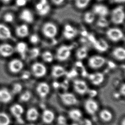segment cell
Wrapping results in <instances>:
<instances>
[{"label":"cell","mask_w":125,"mask_h":125,"mask_svg":"<svg viewBox=\"0 0 125 125\" xmlns=\"http://www.w3.org/2000/svg\"><path fill=\"white\" fill-rule=\"evenodd\" d=\"M68 115L71 120L75 121H78L80 120L83 115L82 112L79 109H73L70 111Z\"/></svg>","instance_id":"cell-27"},{"label":"cell","mask_w":125,"mask_h":125,"mask_svg":"<svg viewBox=\"0 0 125 125\" xmlns=\"http://www.w3.org/2000/svg\"><path fill=\"white\" fill-rule=\"evenodd\" d=\"M125 13L123 7L120 6L115 9L112 12V20L116 24H120L124 22Z\"/></svg>","instance_id":"cell-4"},{"label":"cell","mask_w":125,"mask_h":125,"mask_svg":"<svg viewBox=\"0 0 125 125\" xmlns=\"http://www.w3.org/2000/svg\"><path fill=\"white\" fill-rule=\"evenodd\" d=\"M66 74H67V76L69 78H72L73 77L76 76L78 74V73L75 70H73L70 72L68 73H66Z\"/></svg>","instance_id":"cell-45"},{"label":"cell","mask_w":125,"mask_h":125,"mask_svg":"<svg viewBox=\"0 0 125 125\" xmlns=\"http://www.w3.org/2000/svg\"><path fill=\"white\" fill-rule=\"evenodd\" d=\"M99 116L104 122H109L112 120L113 115L111 112L107 109H103L100 112Z\"/></svg>","instance_id":"cell-28"},{"label":"cell","mask_w":125,"mask_h":125,"mask_svg":"<svg viewBox=\"0 0 125 125\" xmlns=\"http://www.w3.org/2000/svg\"><path fill=\"white\" fill-rule=\"evenodd\" d=\"M19 18L21 20L27 24L32 23L34 21V16L32 12L28 9L22 10L19 15Z\"/></svg>","instance_id":"cell-17"},{"label":"cell","mask_w":125,"mask_h":125,"mask_svg":"<svg viewBox=\"0 0 125 125\" xmlns=\"http://www.w3.org/2000/svg\"><path fill=\"white\" fill-rule=\"evenodd\" d=\"M52 85L53 87L55 88H57L60 86V84L59 83H58L57 82H55L52 83Z\"/></svg>","instance_id":"cell-52"},{"label":"cell","mask_w":125,"mask_h":125,"mask_svg":"<svg viewBox=\"0 0 125 125\" xmlns=\"http://www.w3.org/2000/svg\"><path fill=\"white\" fill-rule=\"evenodd\" d=\"M55 117V114L52 111L45 109L42 113V118L44 123L49 124L52 123L54 121Z\"/></svg>","instance_id":"cell-22"},{"label":"cell","mask_w":125,"mask_h":125,"mask_svg":"<svg viewBox=\"0 0 125 125\" xmlns=\"http://www.w3.org/2000/svg\"><path fill=\"white\" fill-rule=\"evenodd\" d=\"M53 3L56 5H60L64 1V0H51Z\"/></svg>","instance_id":"cell-50"},{"label":"cell","mask_w":125,"mask_h":125,"mask_svg":"<svg viewBox=\"0 0 125 125\" xmlns=\"http://www.w3.org/2000/svg\"><path fill=\"white\" fill-rule=\"evenodd\" d=\"M9 71L14 74L20 73L24 68V62L19 59H14L11 60L8 64Z\"/></svg>","instance_id":"cell-5"},{"label":"cell","mask_w":125,"mask_h":125,"mask_svg":"<svg viewBox=\"0 0 125 125\" xmlns=\"http://www.w3.org/2000/svg\"><path fill=\"white\" fill-rule=\"evenodd\" d=\"M3 21L4 22L10 24L14 21L15 19V15L11 12H7L4 14L3 17Z\"/></svg>","instance_id":"cell-35"},{"label":"cell","mask_w":125,"mask_h":125,"mask_svg":"<svg viewBox=\"0 0 125 125\" xmlns=\"http://www.w3.org/2000/svg\"><path fill=\"white\" fill-rule=\"evenodd\" d=\"M15 52V47L11 44L7 43L0 44V56L2 57H10Z\"/></svg>","instance_id":"cell-9"},{"label":"cell","mask_w":125,"mask_h":125,"mask_svg":"<svg viewBox=\"0 0 125 125\" xmlns=\"http://www.w3.org/2000/svg\"><path fill=\"white\" fill-rule=\"evenodd\" d=\"M114 1L116 3H123L125 2V0H114Z\"/></svg>","instance_id":"cell-55"},{"label":"cell","mask_w":125,"mask_h":125,"mask_svg":"<svg viewBox=\"0 0 125 125\" xmlns=\"http://www.w3.org/2000/svg\"><path fill=\"white\" fill-rule=\"evenodd\" d=\"M23 90V86L20 83H16L13 84L12 88V94H18L21 93Z\"/></svg>","instance_id":"cell-33"},{"label":"cell","mask_w":125,"mask_h":125,"mask_svg":"<svg viewBox=\"0 0 125 125\" xmlns=\"http://www.w3.org/2000/svg\"><path fill=\"white\" fill-rule=\"evenodd\" d=\"M66 71L62 66L59 65H56L52 67L51 71L52 76L54 78L61 77L66 74Z\"/></svg>","instance_id":"cell-24"},{"label":"cell","mask_w":125,"mask_h":125,"mask_svg":"<svg viewBox=\"0 0 125 125\" xmlns=\"http://www.w3.org/2000/svg\"><path fill=\"white\" fill-rule=\"evenodd\" d=\"M44 6H45V5H43L42 3H41V2H39V3H37L36 5V10H37L38 12H39V11L41 10Z\"/></svg>","instance_id":"cell-49"},{"label":"cell","mask_w":125,"mask_h":125,"mask_svg":"<svg viewBox=\"0 0 125 125\" xmlns=\"http://www.w3.org/2000/svg\"><path fill=\"white\" fill-rule=\"evenodd\" d=\"M94 15L91 12H87L84 14V20L87 24H91L94 20Z\"/></svg>","instance_id":"cell-36"},{"label":"cell","mask_w":125,"mask_h":125,"mask_svg":"<svg viewBox=\"0 0 125 125\" xmlns=\"http://www.w3.org/2000/svg\"><path fill=\"white\" fill-rule=\"evenodd\" d=\"M50 10V7L47 4L45 6H44L42 9L38 12L39 14V15L43 16V15H47L49 12Z\"/></svg>","instance_id":"cell-39"},{"label":"cell","mask_w":125,"mask_h":125,"mask_svg":"<svg viewBox=\"0 0 125 125\" xmlns=\"http://www.w3.org/2000/svg\"><path fill=\"white\" fill-rule=\"evenodd\" d=\"M80 125H93L91 120L88 119H84L80 122Z\"/></svg>","instance_id":"cell-44"},{"label":"cell","mask_w":125,"mask_h":125,"mask_svg":"<svg viewBox=\"0 0 125 125\" xmlns=\"http://www.w3.org/2000/svg\"><path fill=\"white\" fill-rule=\"evenodd\" d=\"M12 99V94L11 91L6 88L0 89V102L7 104L10 103Z\"/></svg>","instance_id":"cell-18"},{"label":"cell","mask_w":125,"mask_h":125,"mask_svg":"<svg viewBox=\"0 0 125 125\" xmlns=\"http://www.w3.org/2000/svg\"><path fill=\"white\" fill-rule=\"evenodd\" d=\"M32 97V93L29 91H26L21 93L19 97L20 101L26 103L30 101Z\"/></svg>","instance_id":"cell-31"},{"label":"cell","mask_w":125,"mask_h":125,"mask_svg":"<svg viewBox=\"0 0 125 125\" xmlns=\"http://www.w3.org/2000/svg\"><path fill=\"white\" fill-rule=\"evenodd\" d=\"M88 77L92 84L95 85H99L103 83L104 80V76L103 73L100 72L90 74Z\"/></svg>","instance_id":"cell-16"},{"label":"cell","mask_w":125,"mask_h":125,"mask_svg":"<svg viewBox=\"0 0 125 125\" xmlns=\"http://www.w3.org/2000/svg\"><path fill=\"white\" fill-rule=\"evenodd\" d=\"M88 94L91 97H94L96 96L97 94V91L96 90L91 89L88 90L87 91Z\"/></svg>","instance_id":"cell-46"},{"label":"cell","mask_w":125,"mask_h":125,"mask_svg":"<svg viewBox=\"0 0 125 125\" xmlns=\"http://www.w3.org/2000/svg\"><path fill=\"white\" fill-rule=\"evenodd\" d=\"M39 111L34 107L29 108L26 112L27 119L31 122H33L37 120L39 117Z\"/></svg>","instance_id":"cell-23"},{"label":"cell","mask_w":125,"mask_h":125,"mask_svg":"<svg viewBox=\"0 0 125 125\" xmlns=\"http://www.w3.org/2000/svg\"><path fill=\"white\" fill-rule=\"evenodd\" d=\"M120 91V94L124 96L125 94V85L124 83L122 84V86H121Z\"/></svg>","instance_id":"cell-47"},{"label":"cell","mask_w":125,"mask_h":125,"mask_svg":"<svg viewBox=\"0 0 125 125\" xmlns=\"http://www.w3.org/2000/svg\"><path fill=\"white\" fill-rule=\"evenodd\" d=\"M106 62L105 58L101 56L94 55L90 58L88 64L90 68L94 69H97L101 68Z\"/></svg>","instance_id":"cell-7"},{"label":"cell","mask_w":125,"mask_h":125,"mask_svg":"<svg viewBox=\"0 0 125 125\" xmlns=\"http://www.w3.org/2000/svg\"><path fill=\"white\" fill-rule=\"evenodd\" d=\"M59 96L63 103L67 105H73L78 103L76 96L72 93L66 92L60 94Z\"/></svg>","instance_id":"cell-10"},{"label":"cell","mask_w":125,"mask_h":125,"mask_svg":"<svg viewBox=\"0 0 125 125\" xmlns=\"http://www.w3.org/2000/svg\"><path fill=\"white\" fill-rule=\"evenodd\" d=\"M77 31L72 26L66 24L64 26L63 35L67 39H72L76 36Z\"/></svg>","instance_id":"cell-21"},{"label":"cell","mask_w":125,"mask_h":125,"mask_svg":"<svg viewBox=\"0 0 125 125\" xmlns=\"http://www.w3.org/2000/svg\"><path fill=\"white\" fill-rule=\"evenodd\" d=\"M120 94H119V93H115V98H118L120 96Z\"/></svg>","instance_id":"cell-56"},{"label":"cell","mask_w":125,"mask_h":125,"mask_svg":"<svg viewBox=\"0 0 125 125\" xmlns=\"http://www.w3.org/2000/svg\"><path fill=\"white\" fill-rule=\"evenodd\" d=\"M11 0H1V1L3 2V3H10L11 1Z\"/></svg>","instance_id":"cell-54"},{"label":"cell","mask_w":125,"mask_h":125,"mask_svg":"<svg viewBox=\"0 0 125 125\" xmlns=\"http://www.w3.org/2000/svg\"><path fill=\"white\" fill-rule=\"evenodd\" d=\"M15 50V52H16L23 59L25 58L29 50L27 44L24 42H20L17 43Z\"/></svg>","instance_id":"cell-14"},{"label":"cell","mask_w":125,"mask_h":125,"mask_svg":"<svg viewBox=\"0 0 125 125\" xmlns=\"http://www.w3.org/2000/svg\"><path fill=\"white\" fill-rule=\"evenodd\" d=\"M112 54L116 59L123 61L125 59V50L124 47H117L114 49Z\"/></svg>","instance_id":"cell-26"},{"label":"cell","mask_w":125,"mask_h":125,"mask_svg":"<svg viewBox=\"0 0 125 125\" xmlns=\"http://www.w3.org/2000/svg\"><path fill=\"white\" fill-rule=\"evenodd\" d=\"M42 32L46 37L53 39L57 34V27L52 22H47L42 26Z\"/></svg>","instance_id":"cell-1"},{"label":"cell","mask_w":125,"mask_h":125,"mask_svg":"<svg viewBox=\"0 0 125 125\" xmlns=\"http://www.w3.org/2000/svg\"><path fill=\"white\" fill-rule=\"evenodd\" d=\"M107 36L110 40L114 42L120 41L124 37V33L118 28H111L106 32Z\"/></svg>","instance_id":"cell-8"},{"label":"cell","mask_w":125,"mask_h":125,"mask_svg":"<svg viewBox=\"0 0 125 125\" xmlns=\"http://www.w3.org/2000/svg\"><path fill=\"white\" fill-rule=\"evenodd\" d=\"M11 119L9 115L3 112H0V125H10Z\"/></svg>","instance_id":"cell-30"},{"label":"cell","mask_w":125,"mask_h":125,"mask_svg":"<svg viewBox=\"0 0 125 125\" xmlns=\"http://www.w3.org/2000/svg\"><path fill=\"white\" fill-rule=\"evenodd\" d=\"M88 49L86 47H80L76 52V56L79 60H82L87 57L88 56Z\"/></svg>","instance_id":"cell-29"},{"label":"cell","mask_w":125,"mask_h":125,"mask_svg":"<svg viewBox=\"0 0 125 125\" xmlns=\"http://www.w3.org/2000/svg\"><path fill=\"white\" fill-rule=\"evenodd\" d=\"M91 0H76L75 4L78 8L83 9L86 7Z\"/></svg>","instance_id":"cell-37"},{"label":"cell","mask_w":125,"mask_h":125,"mask_svg":"<svg viewBox=\"0 0 125 125\" xmlns=\"http://www.w3.org/2000/svg\"><path fill=\"white\" fill-rule=\"evenodd\" d=\"M40 50L37 47H34L28 50L27 53L29 54V57L31 59H35L39 56Z\"/></svg>","instance_id":"cell-34"},{"label":"cell","mask_w":125,"mask_h":125,"mask_svg":"<svg viewBox=\"0 0 125 125\" xmlns=\"http://www.w3.org/2000/svg\"><path fill=\"white\" fill-rule=\"evenodd\" d=\"M10 111L17 121L20 124H24V121L22 119V115L24 114V107L18 103H15L10 107Z\"/></svg>","instance_id":"cell-3"},{"label":"cell","mask_w":125,"mask_h":125,"mask_svg":"<svg viewBox=\"0 0 125 125\" xmlns=\"http://www.w3.org/2000/svg\"><path fill=\"white\" fill-rule=\"evenodd\" d=\"M30 77V73L28 71H24L21 73V78L23 80H27Z\"/></svg>","instance_id":"cell-43"},{"label":"cell","mask_w":125,"mask_h":125,"mask_svg":"<svg viewBox=\"0 0 125 125\" xmlns=\"http://www.w3.org/2000/svg\"><path fill=\"white\" fill-rule=\"evenodd\" d=\"M15 33L19 37L24 38L29 35V28L26 24H22L18 26L15 29Z\"/></svg>","instance_id":"cell-19"},{"label":"cell","mask_w":125,"mask_h":125,"mask_svg":"<svg viewBox=\"0 0 125 125\" xmlns=\"http://www.w3.org/2000/svg\"><path fill=\"white\" fill-rule=\"evenodd\" d=\"M95 48L100 52H106L109 48V45L106 41L102 39L97 40L93 43Z\"/></svg>","instance_id":"cell-20"},{"label":"cell","mask_w":125,"mask_h":125,"mask_svg":"<svg viewBox=\"0 0 125 125\" xmlns=\"http://www.w3.org/2000/svg\"><path fill=\"white\" fill-rule=\"evenodd\" d=\"M42 57L45 62L51 63L53 60V56L51 52L49 51H45L42 53Z\"/></svg>","instance_id":"cell-32"},{"label":"cell","mask_w":125,"mask_h":125,"mask_svg":"<svg viewBox=\"0 0 125 125\" xmlns=\"http://www.w3.org/2000/svg\"><path fill=\"white\" fill-rule=\"evenodd\" d=\"M29 40L31 43L36 44L39 42V38L37 34H32L30 36Z\"/></svg>","instance_id":"cell-40"},{"label":"cell","mask_w":125,"mask_h":125,"mask_svg":"<svg viewBox=\"0 0 125 125\" xmlns=\"http://www.w3.org/2000/svg\"><path fill=\"white\" fill-rule=\"evenodd\" d=\"M12 37V32L10 28L5 24L0 23V40L5 41Z\"/></svg>","instance_id":"cell-15"},{"label":"cell","mask_w":125,"mask_h":125,"mask_svg":"<svg viewBox=\"0 0 125 125\" xmlns=\"http://www.w3.org/2000/svg\"><path fill=\"white\" fill-rule=\"evenodd\" d=\"M81 34L83 36H86L88 35V33L85 31H83V32H82Z\"/></svg>","instance_id":"cell-53"},{"label":"cell","mask_w":125,"mask_h":125,"mask_svg":"<svg viewBox=\"0 0 125 125\" xmlns=\"http://www.w3.org/2000/svg\"><path fill=\"white\" fill-rule=\"evenodd\" d=\"M84 108L87 113L93 115L96 113L98 109V105L94 100L89 99L85 102Z\"/></svg>","instance_id":"cell-12"},{"label":"cell","mask_w":125,"mask_h":125,"mask_svg":"<svg viewBox=\"0 0 125 125\" xmlns=\"http://www.w3.org/2000/svg\"><path fill=\"white\" fill-rule=\"evenodd\" d=\"M79 125L78 124H71V125Z\"/></svg>","instance_id":"cell-59"},{"label":"cell","mask_w":125,"mask_h":125,"mask_svg":"<svg viewBox=\"0 0 125 125\" xmlns=\"http://www.w3.org/2000/svg\"><path fill=\"white\" fill-rule=\"evenodd\" d=\"M88 40H89L91 43H94L96 41V38H95L94 36L92 35H88Z\"/></svg>","instance_id":"cell-48"},{"label":"cell","mask_w":125,"mask_h":125,"mask_svg":"<svg viewBox=\"0 0 125 125\" xmlns=\"http://www.w3.org/2000/svg\"><path fill=\"white\" fill-rule=\"evenodd\" d=\"M27 125H36L35 124H27Z\"/></svg>","instance_id":"cell-60"},{"label":"cell","mask_w":125,"mask_h":125,"mask_svg":"<svg viewBox=\"0 0 125 125\" xmlns=\"http://www.w3.org/2000/svg\"><path fill=\"white\" fill-rule=\"evenodd\" d=\"M31 71L32 74L35 77L41 78L45 75L47 72V69L43 64L36 62L32 65Z\"/></svg>","instance_id":"cell-6"},{"label":"cell","mask_w":125,"mask_h":125,"mask_svg":"<svg viewBox=\"0 0 125 125\" xmlns=\"http://www.w3.org/2000/svg\"><path fill=\"white\" fill-rule=\"evenodd\" d=\"M57 123L59 125H67V119L63 115H59L57 117Z\"/></svg>","instance_id":"cell-41"},{"label":"cell","mask_w":125,"mask_h":125,"mask_svg":"<svg viewBox=\"0 0 125 125\" xmlns=\"http://www.w3.org/2000/svg\"><path fill=\"white\" fill-rule=\"evenodd\" d=\"M27 0V1H28V0Z\"/></svg>","instance_id":"cell-61"},{"label":"cell","mask_w":125,"mask_h":125,"mask_svg":"<svg viewBox=\"0 0 125 125\" xmlns=\"http://www.w3.org/2000/svg\"><path fill=\"white\" fill-rule=\"evenodd\" d=\"M36 92L41 98H44L48 94L50 88L49 84L45 82H41L38 84L36 88Z\"/></svg>","instance_id":"cell-13"},{"label":"cell","mask_w":125,"mask_h":125,"mask_svg":"<svg viewBox=\"0 0 125 125\" xmlns=\"http://www.w3.org/2000/svg\"><path fill=\"white\" fill-rule=\"evenodd\" d=\"M73 46L63 45L58 48L56 51V58L59 61L67 60L70 57L71 53Z\"/></svg>","instance_id":"cell-2"},{"label":"cell","mask_w":125,"mask_h":125,"mask_svg":"<svg viewBox=\"0 0 125 125\" xmlns=\"http://www.w3.org/2000/svg\"><path fill=\"white\" fill-rule=\"evenodd\" d=\"M93 11L94 13L97 14L101 17H105L108 13V9L106 6L102 4L95 5Z\"/></svg>","instance_id":"cell-25"},{"label":"cell","mask_w":125,"mask_h":125,"mask_svg":"<svg viewBox=\"0 0 125 125\" xmlns=\"http://www.w3.org/2000/svg\"><path fill=\"white\" fill-rule=\"evenodd\" d=\"M108 66H109L110 68H115V66H116V64H115L113 62H111V61L108 62Z\"/></svg>","instance_id":"cell-51"},{"label":"cell","mask_w":125,"mask_h":125,"mask_svg":"<svg viewBox=\"0 0 125 125\" xmlns=\"http://www.w3.org/2000/svg\"><path fill=\"white\" fill-rule=\"evenodd\" d=\"M109 24L108 21L105 17H101L97 21V25L102 28H104L108 27Z\"/></svg>","instance_id":"cell-38"},{"label":"cell","mask_w":125,"mask_h":125,"mask_svg":"<svg viewBox=\"0 0 125 125\" xmlns=\"http://www.w3.org/2000/svg\"><path fill=\"white\" fill-rule=\"evenodd\" d=\"M27 2L26 0H15V4L19 7H24L26 5Z\"/></svg>","instance_id":"cell-42"},{"label":"cell","mask_w":125,"mask_h":125,"mask_svg":"<svg viewBox=\"0 0 125 125\" xmlns=\"http://www.w3.org/2000/svg\"><path fill=\"white\" fill-rule=\"evenodd\" d=\"M76 65L77 66V67H81V66H82V64L81 62H76Z\"/></svg>","instance_id":"cell-57"},{"label":"cell","mask_w":125,"mask_h":125,"mask_svg":"<svg viewBox=\"0 0 125 125\" xmlns=\"http://www.w3.org/2000/svg\"><path fill=\"white\" fill-rule=\"evenodd\" d=\"M73 88L76 93L80 95L84 94L88 90L86 82L80 80H75L73 82Z\"/></svg>","instance_id":"cell-11"},{"label":"cell","mask_w":125,"mask_h":125,"mask_svg":"<svg viewBox=\"0 0 125 125\" xmlns=\"http://www.w3.org/2000/svg\"><path fill=\"white\" fill-rule=\"evenodd\" d=\"M121 125H125V118H124L123 119L122 122H121Z\"/></svg>","instance_id":"cell-58"}]
</instances>
